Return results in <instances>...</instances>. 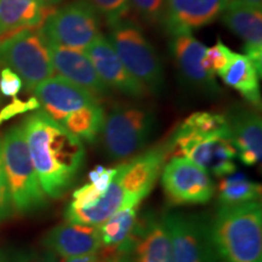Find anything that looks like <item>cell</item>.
Here are the masks:
<instances>
[{
  "instance_id": "obj_33",
  "label": "cell",
  "mask_w": 262,
  "mask_h": 262,
  "mask_svg": "<svg viewBox=\"0 0 262 262\" xmlns=\"http://www.w3.org/2000/svg\"><path fill=\"white\" fill-rule=\"evenodd\" d=\"M101 196H102V193L98 192L91 183H86V185L75 189L72 194V202L70 204L77 206V208H86V206L96 203Z\"/></svg>"
},
{
  "instance_id": "obj_30",
  "label": "cell",
  "mask_w": 262,
  "mask_h": 262,
  "mask_svg": "<svg viewBox=\"0 0 262 262\" xmlns=\"http://www.w3.org/2000/svg\"><path fill=\"white\" fill-rule=\"evenodd\" d=\"M130 4L146 21L155 24L163 18L165 0H130Z\"/></svg>"
},
{
  "instance_id": "obj_39",
  "label": "cell",
  "mask_w": 262,
  "mask_h": 262,
  "mask_svg": "<svg viewBox=\"0 0 262 262\" xmlns=\"http://www.w3.org/2000/svg\"><path fill=\"white\" fill-rule=\"evenodd\" d=\"M0 262H12V256H10L5 251L0 250Z\"/></svg>"
},
{
  "instance_id": "obj_6",
  "label": "cell",
  "mask_w": 262,
  "mask_h": 262,
  "mask_svg": "<svg viewBox=\"0 0 262 262\" xmlns=\"http://www.w3.org/2000/svg\"><path fill=\"white\" fill-rule=\"evenodd\" d=\"M97 262H172L171 242L165 219L146 214L137 220L123 243L101 248Z\"/></svg>"
},
{
  "instance_id": "obj_28",
  "label": "cell",
  "mask_w": 262,
  "mask_h": 262,
  "mask_svg": "<svg viewBox=\"0 0 262 262\" xmlns=\"http://www.w3.org/2000/svg\"><path fill=\"white\" fill-rule=\"evenodd\" d=\"M89 4L107 19L108 25H113L125 18L130 12V0H86Z\"/></svg>"
},
{
  "instance_id": "obj_22",
  "label": "cell",
  "mask_w": 262,
  "mask_h": 262,
  "mask_svg": "<svg viewBox=\"0 0 262 262\" xmlns=\"http://www.w3.org/2000/svg\"><path fill=\"white\" fill-rule=\"evenodd\" d=\"M219 75L226 85L238 91L249 103L255 107L261 106V75L247 55L232 51L227 64Z\"/></svg>"
},
{
  "instance_id": "obj_29",
  "label": "cell",
  "mask_w": 262,
  "mask_h": 262,
  "mask_svg": "<svg viewBox=\"0 0 262 262\" xmlns=\"http://www.w3.org/2000/svg\"><path fill=\"white\" fill-rule=\"evenodd\" d=\"M40 107V103L35 97H29L28 100H19L17 97H14V100L11 101L9 104L3 108L0 111V125L4 124L5 122L11 119L18 114H25L32 111L38 110Z\"/></svg>"
},
{
  "instance_id": "obj_11",
  "label": "cell",
  "mask_w": 262,
  "mask_h": 262,
  "mask_svg": "<svg viewBox=\"0 0 262 262\" xmlns=\"http://www.w3.org/2000/svg\"><path fill=\"white\" fill-rule=\"evenodd\" d=\"M164 219L171 242L172 262H219L210 224L203 216L172 212Z\"/></svg>"
},
{
  "instance_id": "obj_36",
  "label": "cell",
  "mask_w": 262,
  "mask_h": 262,
  "mask_svg": "<svg viewBox=\"0 0 262 262\" xmlns=\"http://www.w3.org/2000/svg\"><path fill=\"white\" fill-rule=\"evenodd\" d=\"M62 262H97V257H96V254L84 255V256H78V257L62 258Z\"/></svg>"
},
{
  "instance_id": "obj_7",
  "label": "cell",
  "mask_w": 262,
  "mask_h": 262,
  "mask_svg": "<svg viewBox=\"0 0 262 262\" xmlns=\"http://www.w3.org/2000/svg\"><path fill=\"white\" fill-rule=\"evenodd\" d=\"M110 27V41L126 70L149 93H158L164 81L162 62L142 31L126 18Z\"/></svg>"
},
{
  "instance_id": "obj_21",
  "label": "cell",
  "mask_w": 262,
  "mask_h": 262,
  "mask_svg": "<svg viewBox=\"0 0 262 262\" xmlns=\"http://www.w3.org/2000/svg\"><path fill=\"white\" fill-rule=\"evenodd\" d=\"M55 8L37 0H0V40L26 29H38Z\"/></svg>"
},
{
  "instance_id": "obj_35",
  "label": "cell",
  "mask_w": 262,
  "mask_h": 262,
  "mask_svg": "<svg viewBox=\"0 0 262 262\" xmlns=\"http://www.w3.org/2000/svg\"><path fill=\"white\" fill-rule=\"evenodd\" d=\"M12 262H60V258L45 248L44 250H29L16 254L12 256Z\"/></svg>"
},
{
  "instance_id": "obj_5",
  "label": "cell",
  "mask_w": 262,
  "mask_h": 262,
  "mask_svg": "<svg viewBox=\"0 0 262 262\" xmlns=\"http://www.w3.org/2000/svg\"><path fill=\"white\" fill-rule=\"evenodd\" d=\"M156 117L148 108L134 104H117L104 114L101 143L107 157L114 160L134 157L152 136Z\"/></svg>"
},
{
  "instance_id": "obj_1",
  "label": "cell",
  "mask_w": 262,
  "mask_h": 262,
  "mask_svg": "<svg viewBox=\"0 0 262 262\" xmlns=\"http://www.w3.org/2000/svg\"><path fill=\"white\" fill-rule=\"evenodd\" d=\"M22 127L42 191L52 199L61 198L84 165L83 141L45 111L26 118Z\"/></svg>"
},
{
  "instance_id": "obj_23",
  "label": "cell",
  "mask_w": 262,
  "mask_h": 262,
  "mask_svg": "<svg viewBox=\"0 0 262 262\" xmlns=\"http://www.w3.org/2000/svg\"><path fill=\"white\" fill-rule=\"evenodd\" d=\"M104 114L106 113L103 107L97 102L70 113L61 120L60 124L80 141L93 143L100 135Z\"/></svg>"
},
{
  "instance_id": "obj_32",
  "label": "cell",
  "mask_w": 262,
  "mask_h": 262,
  "mask_svg": "<svg viewBox=\"0 0 262 262\" xmlns=\"http://www.w3.org/2000/svg\"><path fill=\"white\" fill-rule=\"evenodd\" d=\"M15 209L10 195L8 181H6L2 160V146H0V221L5 220L14 214Z\"/></svg>"
},
{
  "instance_id": "obj_10",
  "label": "cell",
  "mask_w": 262,
  "mask_h": 262,
  "mask_svg": "<svg viewBox=\"0 0 262 262\" xmlns=\"http://www.w3.org/2000/svg\"><path fill=\"white\" fill-rule=\"evenodd\" d=\"M100 15L86 0L55 9L38 28L45 41L85 50L101 34Z\"/></svg>"
},
{
  "instance_id": "obj_9",
  "label": "cell",
  "mask_w": 262,
  "mask_h": 262,
  "mask_svg": "<svg viewBox=\"0 0 262 262\" xmlns=\"http://www.w3.org/2000/svg\"><path fill=\"white\" fill-rule=\"evenodd\" d=\"M166 147L173 157H186L217 178L235 171L237 152L231 134L201 135L178 127Z\"/></svg>"
},
{
  "instance_id": "obj_19",
  "label": "cell",
  "mask_w": 262,
  "mask_h": 262,
  "mask_svg": "<svg viewBox=\"0 0 262 262\" xmlns=\"http://www.w3.org/2000/svg\"><path fill=\"white\" fill-rule=\"evenodd\" d=\"M222 22L244 41L245 55L253 61L258 74L262 72L261 10L241 3L229 2L222 14Z\"/></svg>"
},
{
  "instance_id": "obj_38",
  "label": "cell",
  "mask_w": 262,
  "mask_h": 262,
  "mask_svg": "<svg viewBox=\"0 0 262 262\" xmlns=\"http://www.w3.org/2000/svg\"><path fill=\"white\" fill-rule=\"evenodd\" d=\"M37 2L42 6H47V8H55V6L60 4L62 0H37Z\"/></svg>"
},
{
  "instance_id": "obj_8",
  "label": "cell",
  "mask_w": 262,
  "mask_h": 262,
  "mask_svg": "<svg viewBox=\"0 0 262 262\" xmlns=\"http://www.w3.org/2000/svg\"><path fill=\"white\" fill-rule=\"evenodd\" d=\"M10 68L32 91L54 75L50 56L38 29H26L0 40V70Z\"/></svg>"
},
{
  "instance_id": "obj_34",
  "label": "cell",
  "mask_w": 262,
  "mask_h": 262,
  "mask_svg": "<svg viewBox=\"0 0 262 262\" xmlns=\"http://www.w3.org/2000/svg\"><path fill=\"white\" fill-rule=\"evenodd\" d=\"M117 169H108L102 165H98L89 172V183L94 186L98 192L103 193L107 191L108 186L116 176Z\"/></svg>"
},
{
  "instance_id": "obj_24",
  "label": "cell",
  "mask_w": 262,
  "mask_h": 262,
  "mask_svg": "<svg viewBox=\"0 0 262 262\" xmlns=\"http://www.w3.org/2000/svg\"><path fill=\"white\" fill-rule=\"evenodd\" d=\"M261 198V185L251 181L244 173L232 172L225 176L219 185L217 201L220 206L241 205L258 202Z\"/></svg>"
},
{
  "instance_id": "obj_3",
  "label": "cell",
  "mask_w": 262,
  "mask_h": 262,
  "mask_svg": "<svg viewBox=\"0 0 262 262\" xmlns=\"http://www.w3.org/2000/svg\"><path fill=\"white\" fill-rule=\"evenodd\" d=\"M210 229L219 261L262 262L260 202L220 206Z\"/></svg>"
},
{
  "instance_id": "obj_31",
  "label": "cell",
  "mask_w": 262,
  "mask_h": 262,
  "mask_svg": "<svg viewBox=\"0 0 262 262\" xmlns=\"http://www.w3.org/2000/svg\"><path fill=\"white\" fill-rule=\"evenodd\" d=\"M24 89V81L10 68L0 70V93L5 97H16Z\"/></svg>"
},
{
  "instance_id": "obj_2",
  "label": "cell",
  "mask_w": 262,
  "mask_h": 262,
  "mask_svg": "<svg viewBox=\"0 0 262 262\" xmlns=\"http://www.w3.org/2000/svg\"><path fill=\"white\" fill-rule=\"evenodd\" d=\"M168 156V147L163 145L131 157L116 168V176L96 203L86 208L68 204L64 211L66 220L98 226L118 211L139 206L158 181Z\"/></svg>"
},
{
  "instance_id": "obj_12",
  "label": "cell",
  "mask_w": 262,
  "mask_h": 262,
  "mask_svg": "<svg viewBox=\"0 0 262 262\" xmlns=\"http://www.w3.org/2000/svg\"><path fill=\"white\" fill-rule=\"evenodd\" d=\"M162 186L173 205L204 204L215 193L210 173L186 157H173L164 164Z\"/></svg>"
},
{
  "instance_id": "obj_17",
  "label": "cell",
  "mask_w": 262,
  "mask_h": 262,
  "mask_svg": "<svg viewBox=\"0 0 262 262\" xmlns=\"http://www.w3.org/2000/svg\"><path fill=\"white\" fill-rule=\"evenodd\" d=\"M42 245L62 258L94 255L101 249L97 226L64 222L51 228L42 238Z\"/></svg>"
},
{
  "instance_id": "obj_37",
  "label": "cell",
  "mask_w": 262,
  "mask_h": 262,
  "mask_svg": "<svg viewBox=\"0 0 262 262\" xmlns=\"http://www.w3.org/2000/svg\"><path fill=\"white\" fill-rule=\"evenodd\" d=\"M229 2L241 3V4L248 5V6H250V8L258 9V10H261V8H262V0H229Z\"/></svg>"
},
{
  "instance_id": "obj_15",
  "label": "cell",
  "mask_w": 262,
  "mask_h": 262,
  "mask_svg": "<svg viewBox=\"0 0 262 262\" xmlns=\"http://www.w3.org/2000/svg\"><path fill=\"white\" fill-rule=\"evenodd\" d=\"M229 4V0H165L164 24L172 35L187 34L211 25Z\"/></svg>"
},
{
  "instance_id": "obj_26",
  "label": "cell",
  "mask_w": 262,
  "mask_h": 262,
  "mask_svg": "<svg viewBox=\"0 0 262 262\" xmlns=\"http://www.w3.org/2000/svg\"><path fill=\"white\" fill-rule=\"evenodd\" d=\"M180 129L201 135L214 134H231L227 118L222 114L211 112H196L186 118L180 124Z\"/></svg>"
},
{
  "instance_id": "obj_16",
  "label": "cell",
  "mask_w": 262,
  "mask_h": 262,
  "mask_svg": "<svg viewBox=\"0 0 262 262\" xmlns=\"http://www.w3.org/2000/svg\"><path fill=\"white\" fill-rule=\"evenodd\" d=\"M45 45L54 72H57L58 75L89 90L97 97L110 94V89L98 77L85 51L61 47L50 41H45Z\"/></svg>"
},
{
  "instance_id": "obj_25",
  "label": "cell",
  "mask_w": 262,
  "mask_h": 262,
  "mask_svg": "<svg viewBox=\"0 0 262 262\" xmlns=\"http://www.w3.org/2000/svg\"><path fill=\"white\" fill-rule=\"evenodd\" d=\"M139 206L127 208L113 214L106 221L98 225L101 248H114L125 241L139 217Z\"/></svg>"
},
{
  "instance_id": "obj_4",
  "label": "cell",
  "mask_w": 262,
  "mask_h": 262,
  "mask_svg": "<svg viewBox=\"0 0 262 262\" xmlns=\"http://www.w3.org/2000/svg\"><path fill=\"white\" fill-rule=\"evenodd\" d=\"M2 160L12 205L21 214H31L47 205L26 141L24 127H10L0 139Z\"/></svg>"
},
{
  "instance_id": "obj_14",
  "label": "cell",
  "mask_w": 262,
  "mask_h": 262,
  "mask_svg": "<svg viewBox=\"0 0 262 262\" xmlns=\"http://www.w3.org/2000/svg\"><path fill=\"white\" fill-rule=\"evenodd\" d=\"M49 116L61 123L68 114L81 107L100 102L89 90L78 86L61 75H52L32 90Z\"/></svg>"
},
{
  "instance_id": "obj_18",
  "label": "cell",
  "mask_w": 262,
  "mask_h": 262,
  "mask_svg": "<svg viewBox=\"0 0 262 262\" xmlns=\"http://www.w3.org/2000/svg\"><path fill=\"white\" fill-rule=\"evenodd\" d=\"M171 54L182 78L193 88L216 94L220 91L215 80V75L208 73L202 66V58L206 47L198 41L191 33L172 35Z\"/></svg>"
},
{
  "instance_id": "obj_20",
  "label": "cell",
  "mask_w": 262,
  "mask_h": 262,
  "mask_svg": "<svg viewBox=\"0 0 262 262\" xmlns=\"http://www.w3.org/2000/svg\"><path fill=\"white\" fill-rule=\"evenodd\" d=\"M226 118L237 157L245 165H256L262 155L261 117L255 111L235 108Z\"/></svg>"
},
{
  "instance_id": "obj_27",
  "label": "cell",
  "mask_w": 262,
  "mask_h": 262,
  "mask_svg": "<svg viewBox=\"0 0 262 262\" xmlns=\"http://www.w3.org/2000/svg\"><path fill=\"white\" fill-rule=\"evenodd\" d=\"M231 54L232 51L227 45H225L221 40H217L215 45L205 49L202 58L203 68L211 75L219 74L226 67Z\"/></svg>"
},
{
  "instance_id": "obj_13",
  "label": "cell",
  "mask_w": 262,
  "mask_h": 262,
  "mask_svg": "<svg viewBox=\"0 0 262 262\" xmlns=\"http://www.w3.org/2000/svg\"><path fill=\"white\" fill-rule=\"evenodd\" d=\"M85 54L93 63L98 77L108 89L119 91L130 97H145L150 94L148 89L126 70L118 57L110 39L100 34L85 49Z\"/></svg>"
}]
</instances>
